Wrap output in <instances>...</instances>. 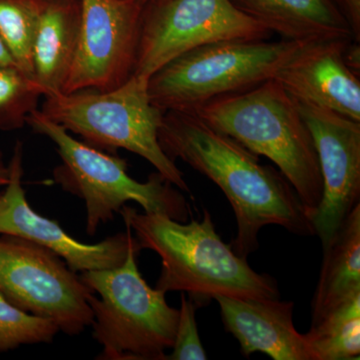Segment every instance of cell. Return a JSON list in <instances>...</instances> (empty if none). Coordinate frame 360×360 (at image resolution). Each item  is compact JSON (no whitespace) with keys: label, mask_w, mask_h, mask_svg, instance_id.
Here are the masks:
<instances>
[{"label":"cell","mask_w":360,"mask_h":360,"mask_svg":"<svg viewBox=\"0 0 360 360\" xmlns=\"http://www.w3.org/2000/svg\"><path fill=\"white\" fill-rule=\"evenodd\" d=\"M158 141L170 160H181L224 191L236 214L238 232L231 245L239 257L257 250L265 225L314 234L309 212L284 175L194 113L165 111Z\"/></svg>","instance_id":"obj_1"},{"label":"cell","mask_w":360,"mask_h":360,"mask_svg":"<svg viewBox=\"0 0 360 360\" xmlns=\"http://www.w3.org/2000/svg\"><path fill=\"white\" fill-rule=\"evenodd\" d=\"M201 221H177L161 213H141L125 205L120 210L127 227L134 232L142 250L161 258L156 290L186 292L196 305L215 296L279 298L276 279L255 271L215 231L210 213Z\"/></svg>","instance_id":"obj_2"},{"label":"cell","mask_w":360,"mask_h":360,"mask_svg":"<svg viewBox=\"0 0 360 360\" xmlns=\"http://www.w3.org/2000/svg\"><path fill=\"white\" fill-rule=\"evenodd\" d=\"M191 112L271 160L311 215L322 196L319 156L295 99L276 79L213 99Z\"/></svg>","instance_id":"obj_3"},{"label":"cell","mask_w":360,"mask_h":360,"mask_svg":"<svg viewBox=\"0 0 360 360\" xmlns=\"http://www.w3.org/2000/svg\"><path fill=\"white\" fill-rule=\"evenodd\" d=\"M26 124L56 144L61 163L54 168V181L85 201L89 236L129 201L141 205L144 212L161 213L180 222L191 217L186 198L160 172L149 175L148 181H137L129 174L127 160L78 141L39 110L28 115Z\"/></svg>","instance_id":"obj_4"},{"label":"cell","mask_w":360,"mask_h":360,"mask_svg":"<svg viewBox=\"0 0 360 360\" xmlns=\"http://www.w3.org/2000/svg\"><path fill=\"white\" fill-rule=\"evenodd\" d=\"M148 79L132 75L115 89L45 96L40 111L94 148L110 153L125 149L141 156L175 187L191 193L184 174L158 141L165 111L151 101Z\"/></svg>","instance_id":"obj_5"},{"label":"cell","mask_w":360,"mask_h":360,"mask_svg":"<svg viewBox=\"0 0 360 360\" xmlns=\"http://www.w3.org/2000/svg\"><path fill=\"white\" fill-rule=\"evenodd\" d=\"M141 250L136 239L120 266L80 276L94 291L89 303L94 338L103 347L99 359L163 360L174 345L179 309L144 281L136 262Z\"/></svg>","instance_id":"obj_6"},{"label":"cell","mask_w":360,"mask_h":360,"mask_svg":"<svg viewBox=\"0 0 360 360\" xmlns=\"http://www.w3.org/2000/svg\"><path fill=\"white\" fill-rule=\"evenodd\" d=\"M309 42L236 39L202 45L153 73L148 79L149 96L165 112H191L213 99L272 79Z\"/></svg>","instance_id":"obj_7"},{"label":"cell","mask_w":360,"mask_h":360,"mask_svg":"<svg viewBox=\"0 0 360 360\" xmlns=\"http://www.w3.org/2000/svg\"><path fill=\"white\" fill-rule=\"evenodd\" d=\"M92 292L51 250L18 236H0V295L14 307L77 335L94 323Z\"/></svg>","instance_id":"obj_8"},{"label":"cell","mask_w":360,"mask_h":360,"mask_svg":"<svg viewBox=\"0 0 360 360\" xmlns=\"http://www.w3.org/2000/svg\"><path fill=\"white\" fill-rule=\"evenodd\" d=\"M271 32L229 0H162L146 4L134 75L150 77L177 56L224 40H267Z\"/></svg>","instance_id":"obj_9"},{"label":"cell","mask_w":360,"mask_h":360,"mask_svg":"<svg viewBox=\"0 0 360 360\" xmlns=\"http://www.w3.org/2000/svg\"><path fill=\"white\" fill-rule=\"evenodd\" d=\"M79 6L77 53L63 92L115 89L134 75L146 4L79 0Z\"/></svg>","instance_id":"obj_10"},{"label":"cell","mask_w":360,"mask_h":360,"mask_svg":"<svg viewBox=\"0 0 360 360\" xmlns=\"http://www.w3.org/2000/svg\"><path fill=\"white\" fill-rule=\"evenodd\" d=\"M295 101L319 156L322 196L310 221L323 248L359 203L360 122L312 103Z\"/></svg>","instance_id":"obj_11"},{"label":"cell","mask_w":360,"mask_h":360,"mask_svg":"<svg viewBox=\"0 0 360 360\" xmlns=\"http://www.w3.org/2000/svg\"><path fill=\"white\" fill-rule=\"evenodd\" d=\"M9 180L0 193V234L27 239L63 258L75 272L115 269L125 262L136 238L131 231L115 234L96 245L80 243L56 220L41 217L28 203L22 187L23 144L18 141L8 163Z\"/></svg>","instance_id":"obj_12"},{"label":"cell","mask_w":360,"mask_h":360,"mask_svg":"<svg viewBox=\"0 0 360 360\" xmlns=\"http://www.w3.org/2000/svg\"><path fill=\"white\" fill-rule=\"evenodd\" d=\"M352 39L314 40L274 77L296 101L335 111L360 122V82L343 60Z\"/></svg>","instance_id":"obj_13"},{"label":"cell","mask_w":360,"mask_h":360,"mask_svg":"<svg viewBox=\"0 0 360 360\" xmlns=\"http://www.w3.org/2000/svg\"><path fill=\"white\" fill-rule=\"evenodd\" d=\"M225 328L245 357L262 352L274 360H315L304 335L293 323L292 302L215 296Z\"/></svg>","instance_id":"obj_14"},{"label":"cell","mask_w":360,"mask_h":360,"mask_svg":"<svg viewBox=\"0 0 360 360\" xmlns=\"http://www.w3.org/2000/svg\"><path fill=\"white\" fill-rule=\"evenodd\" d=\"M248 18L283 39L314 41L352 39L335 0H229Z\"/></svg>","instance_id":"obj_15"},{"label":"cell","mask_w":360,"mask_h":360,"mask_svg":"<svg viewBox=\"0 0 360 360\" xmlns=\"http://www.w3.org/2000/svg\"><path fill=\"white\" fill-rule=\"evenodd\" d=\"M79 25V0H44L32 47L33 78L44 97L65 90Z\"/></svg>","instance_id":"obj_16"},{"label":"cell","mask_w":360,"mask_h":360,"mask_svg":"<svg viewBox=\"0 0 360 360\" xmlns=\"http://www.w3.org/2000/svg\"><path fill=\"white\" fill-rule=\"evenodd\" d=\"M360 295V203L323 248L321 274L312 300V324Z\"/></svg>","instance_id":"obj_17"},{"label":"cell","mask_w":360,"mask_h":360,"mask_svg":"<svg viewBox=\"0 0 360 360\" xmlns=\"http://www.w3.org/2000/svg\"><path fill=\"white\" fill-rule=\"evenodd\" d=\"M304 336L315 360L359 359L360 295L312 324Z\"/></svg>","instance_id":"obj_18"},{"label":"cell","mask_w":360,"mask_h":360,"mask_svg":"<svg viewBox=\"0 0 360 360\" xmlns=\"http://www.w3.org/2000/svg\"><path fill=\"white\" fill-rule=\"evenodd\" d=\"M44 4V0H0V39L15 65L32 78L33 41Z\"/></svg>","instance_id":"obj_19"},{"label":"cell","mask_w":360,"mask_h":360,"mask_svg":"<svg viewBox=\"0 0 360 360\" xmlns=\"http://www.w3.org/2000/svg\"><path fill=\"white\" fill-rule=\"evenodd\" d=\"M41 96L39 85L20 68L0 65V131L23 127Z\"/></svg>","instance_id":"obj_20"},{"label":"cell","mask_w":360,"mask_h":360,"mask_svg":"<svg viewBox=\"0 0 360 360\" xmlns=\"http://www.w3.org/2000/svg\"><path fill=\"white\" fill-rule=\"evenodd\" d=\"M58 333L53 321L27 314L0 295V352L21 345L51 342Z\"/></svg>","instance_id":"obj_21"},{"label":"cell","mask_w":360,"mask_h":360,"mask_svg":"<svg viewBox=\"0 0 360 360\" xmlns=\"http://www.w3.org/2000/svg\"><path fill=\"white\" fill-rule=\"evenodd\" d=\"M198 305L182 292L179 323L175 333L172 352L167 355L172 360H206V352L198 335L195 311Z\"/></svg>","instance_id":"obj_22"},{"label":"cell","mask_w":360,"mask_h":360,"mask_svg":"<svg viewBox=\"0 0 360 360\" xmlns=\"http://www.w3.org/2000/svg\"><path fill=\"white\" fill-rule=\"evenodd\" d=\"M352 30L354 40L360 42V0H335Z\"/></svg>","instance_id":"obj_23"},{"label":"cell","mask_w":360,"mask_h":360,"mask_svg":"<svg viewBox=\"0 0 360 360\" xmlns=\"http://www.w3.org/2000/svg\"><path fill=\"white\" fill-rule=\"evenodd\" d=\"M343 60L352 72L359 75L360 73V45L355 40H350L343 51Z\"/></svg>","instance_id":"obj_24"},{"label":"cell","mask_w":360,"mask_h":360,"mask_svg":"<svg viewBox=\"0 0 360 360\" xmlns=\"http://www.w3.org/2000/svg\"><path fill=\"white\" fill-rule=\"evenodd\" d=\"M8 180V165H6V162H4V155H2V153L0 151V187L6 186Z\"/></svg>","instance_id":"obj_25"},{"label":"cell","mask_w":360,"mask_h":360,"mask_svg":"<svg viewBox=\"0 0 360 360\" xmlns=\"http://www.w3.org/2000/svg\"><path fill=\"white\" fill-rule=\"evenodd\" d=\"M0 65H16L11 54H9L8 51H7L6 45L1 41V39H0Z\"/></svg>","instance_id":"obj_26"},{"label":"cell","mask_w":360,"mask_h":360,"mask_svg":"<svg viewBox=\"0 0 360 360\" xmlns=\"http://www.w3.org/2000/svg\"><path fill=\"white\" fill-rule=\"evenodd\" d=\"M139 1L143 2V4H155V2L162 1V0H139Z\"/></svg>","instance_id":"obj_27"}]
</instances>
